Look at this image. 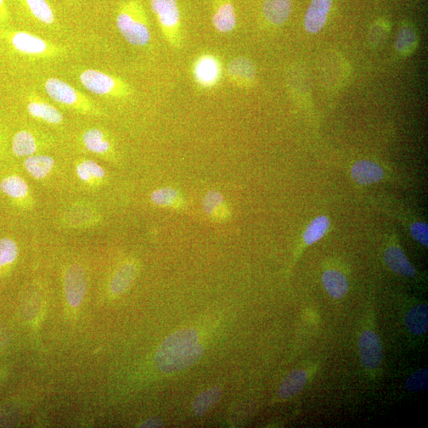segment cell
I'll return each instance as SVG.
<instances>
[{
	"instance_id": "7",
	"label": "cell",
	"mask_w": 428,
	"mask_h": 428,
	"mask_svg": "<svg viewBox=\"0 0 428 428\" xmlns=\"http://www.w3.org/2000/svg\"><path fill=\"white\" fill-rule=\"evenodd\" d=\"M192 72L197 85L209 89L217 86L221 81L222 66L216 56L206 54L196 59Z\"/></svg>"
},
{
	"instance_id": "28",
	"label": "cell",
	"mask_w": 428,
	"mask_h": 428,
	"mask_svg": "<svg viewBox=\"0 0 428 428\" xmlns=\"http://www.w3.org/2000/svg\"><path fill=\"white\" fill-rule=\"evenodd\" d=\"M330 227V221L328 217L319 216L308 225L303 234L304 240L307 245H311L322 239L328 232Z\"/></svg>"
},
{
	"instance_id": "23",
	"label": "cell",
	"mask_w": 428,
	"mask_h": 428,
	"mask_svg": "<svg viewBox=\"0 0 428 428\" xmlns=\"http://www.w3.org/2000/svg\"><path fill=\"white\" fill-rule=\"evenodd\" d=\"M83 142L86 149L94 154H105L111 149V144L99 129H90L83 134Z\"/></svg>"
},
{
	"instance_id": "24",
	"label": "cell",
	"mask_w": 428,
	"mask_h": 428,
	"mask_svg": "<svg viewBox=\"0 0 428 428\" xmlns=\"http://www.w3.org/2000/svg\"><path fill=\"white\" fill-rule=\"evenodd\" d=\"M137 274L133 263H126L117 270L111 281L110 290L115 295H120L129 289Z\"/></svg>"
},
{
	"instance_id": "32",
	"label": "cell",
	"mask_w": 428,
	"mask_h": 428,
	"mask_svg": "<svg viewBox=\"0 0 428 428\" xmlns=\"http://www.w3.org/2000/svg\"><path fill=\"white\" fill-rule=\"evenodd\" d=\"M428 387V370L421 369L411 375L406 382L405 388L410 392H420L427 390Z\"/></svg>"
},
{
	"instance_id": "36",
	"label": "cell",
	"mask_w": 428,
	"mask_h": 428,
	"mask_svg": "<svg viewBox=\"0 0 428 428\" xmlns=\"http://www.w3.org/2000/svg\"><path fill=\"white\" fill-rule=\"evenodd\" d=\"M163 421L158 418H150L143 422L140 427H162Z\"/></svg>"
},
{
	"instance_id": "35",
	"label": "cell",
	"mask_w": 428,
	"mask_h": 428,
	"mask_svg": "<svg viewBox=\"0 0 428 428\" xmlns=\"http://www.w3.org/2000/svg\"><path fill=\"white\" fill-rule=\"evenodd\" d=\"M10 21V13L6 0H0V24H8Z\"/></svg>"
},
{
	"instance_id": "4",
	"label": "cell",
	"mask_w": 428,
	"mask_h": 428,
	"mask_svg": "<svg viewBox=\"0 0 428 428\" xmlns=\"http://www.w3.org/2000/svg\"><path fill=\"white\" fill-rule=\"evenodd\" d=\"M79 81L88 92L99 97L124 99L133 94V88L122 79L97 69L81 71Z\"/></svg>"
},
{
	"instance_id": "6",
	"label": "cell",
	"mask_w": 428,
	"mask_h": 428,
	"mask_svg": "<svg viewBox=\"0 0 428 428\" xmlns=\"http://www.w3.org/2000/svg\"><path fill=\"white\" fill-rule=\"evenodd\" d=\"M44 88L48 97L56 104L84 114H94L98 110L87 95L60 79L55 77L47 79L44 83Z\"/></svg>"
},
{
	"instance_id": "17",
	"label": "cell",
	"mask_w": 428,
	"mask_h": 428,
	"mask_svg": "<svg viewBox=\"0 0 428 428\" xmlns=\"http://www.w3.org/2000/svg\"><path fill=\"white\" fill-rule=\"evenodd\" d=\"M384 261L387 266L394 272L405 276L413 277L415 274V270L407 260L403 251L397 246L388 247L385 252Z\"/></svg>"
},
{
	"instance_id": "27",
	"label": "cell",
	"mask_w": 428,
	"mask_h": 428,
	"mask_svg": "<svg viewBox=\"0 0 428 428\" xmlns=\"http://www.w3.org/2000/svg\"><path fill=\"white\" fill-rule=\"evenodd\" d=\"M222 396L221 388L213 387L199 394L193 404L194 412L197 415L206 414L214 405L217 404Z\"/></svg>"
},
{
	"instance_id": "12",
	"label": "cell",
	"mask_w": 428,
	"mask_h": 428,
	"mask_svg": "<svg viewBox=\"0 0 428 428\" xmlns=\"http://www.w3.org/2000/svg\"><path fill=\"white\" fill-rule=\"evenodd\" d=\"M331 2L332 0H312L304 20V26L308 32L317 33L323 29Z\"/></svg>"
},
{
	"instance_id": "10",
	"label": "cell",
	"mask_w": 428,
	"mask_h": 428,
	"mask_svg": "<svg viewBox=\"0 0 428 428\" xmlns=\"http://www.w3.org/2000/svg\"><path fill=\"white\" fill-rule=\"evenodd\" d=\"M212 24L221 33L235 31L238 19L232 0H213Z\"/></svg>"
},
{
	"instance_id": "22",
	"label": "cell",
	"mask_w": 428,
	"mask_h": 428,
	"mask_svg": "<svg viewBox=\"0 0 428 428\" xmlns=\"http://www.w3.org/2000/svg\"><path fill=\"white\" fill-rule=\"evenodd\" d=\"M405 324L415 336L425 334L428 329V307L420 305L411 309L405 318Z\"/></svg>"
},
{
	"instance_id": "15",
	"label": "cell",
	"mask_w": 428,
	"mask_h": 428,
	"mask_svg": "<svg viewBox=\"0 0 428 428\" xmlns=\"http://www.w3.org/2000/svg\"><path fill=\"white\" fill-rule=\"evenodd\" d=\"M352 177L360 185H370L379 182L384 176L383 169L370 160H360L352 168Z\"/></svg>"
},
{
	"instance_id": "11",
	"label": "cell",
	"mask_w": 428,
	"mask_h": 428,
	"mask_svg": "<svg viewBox=\"0 0 428 428\" xmlns=\"http://www.w3.org/2000/svg\"><path fill=\"white\" fill-rule=\"evenodd\" d=\"M229 81L235 86L247 87L254 81L256 70L254 63L244 56L231 60L227 67Z\"/></svg>"
},
{
	"instance_id": "21",
	"label": "cell",
	"mask_w": 428,
	"mask_h": 428,
	"mask_svg": "<svg viewBox=\"0 0 428 428\" xmlns=\"http://www.w3.org/2000/svg\"><path fill=\"white\" fill-rule=\"evenodd\" d=\"M307 381L306 371L296 370L292 371L281 383L279 388V395L281 399H289L299 393Z\"/></svg>"
},
{
	"instance_id": "13",
	"label": "cell",
	"mask_w": 428,
	"mask_h": 428,
	"mask_svg": "<svg viewBox=\"0 0 428 428\" xmlns=\"http://www.w3.org/2000/svg\"><path fill=\"white\" fill-rule=\"evenodd\" d=\"M202 208L206 215L214 222L227 221L231 217L227 201L224 200L222 194L217 190H210L205 195L202 199Z\"/></svg>"
},
{
	"instance_id": "25",
	"label": "cell",
	"mask_w": 428,
	"mask_h": 428,
	"mask_svg": "<svg viewBox=\"0 0 428 428\" xmlns=\"http://www.w3.org/2000/svg\"><path fill=\"white\" fill-rule=\"evenodd\" d=\"M55 162L52 157L44 155H32L24 161L26 171L33 177L42 179L52 171Z\"/></svg>"
},
{
	"instance_id": "31",
	"label": "cell",
	"mask_w": 428,
	"mask_h": 428,
	"mask_svg": "<svg viewBox=\"0 0 428 428\" xmlns=\"http://www.w3.org/2000/svg\"><path fill=\"white\" fill-rule=\"evenodd\" d=\"M18 253V246L14 240L9 238L0 240V267L13 263Z\"/></svg>"
},
{
	"instance_id": "16",
	"label": "cell",
	"mask_w": 428,
	"mask_h": 428,
	"mask_svg": "<svg viewBox=\"0 0 428 428\" xmlns=\"http://www.w3.org/2000/svg\"><path fill=\"white\" fill-rule=\"evenodd\" d=\"M292 10L291 0H265L263 13L270 24L281 26L288 19Z\"/></svg>"
},
{
	"instance_id": "18",
	"label": "cell",
	"mask_w": 428,
	"mask_h": 428,
	"mask_svg": "<svg viewBox=\"0 0 428 428\" xmlns=\"http://www.w3.org/2000/svg\"><path fill=\"white\" fill-rule=\"evenodd\" d=\"M33 19L46 26L56 22V15L48 0H20Z\"/></svg>"
},
{
	"instance_id": "9",
	"label": "cell",
	"mask_w": 428,
	"mask_h": 428,
	"mask_svg": "<svg viewBox=\"0 0 428 428\" xmlns=\"http://www.w3.org/2000/svg\"><path fill=\"white\" fill-rule=\"evenodd\" d=\"M360 358L365 368L373 370L379 367L383 351L379 337L374 332L365 331L359 338Z\"/></svg>"
},
{
	"instance_id": "33",
	"label": "cell",
	"mask_w": 428,
	"mask_h": 428,
	"mask_svg": "<svg viewBox=\"0 0 428 428\" xmlns=\"http://www.w3.org/2000/svg\"><path fill=\"white\" fill-rule=\"evenodd\" d=\"M415 42V35L409 28H403L399 32L397 39V49L398 51L406 53L412 50Z\"/></svg>"
},
{
	"instance_id": "30",
	"label": "cell",
	"mask_w": 428,
	"mask_h": 428,
	"mask_svg": "<svg viewBox=\"0 0 428 428\" xmlns=\"http://www.w3.org/2000/svg\"><path fill=\"white\" fill-rule=\"evenodd\" d=\"M78 176L83 181H90L93 179H103L106 176L104 169L99 163L92 160H85L76 167Z\"/></svg>"
},
{
	"instance_id": "5",
	"label": "cell",
	"mask_w": 428,
	"mask_h": 428,
	"mask_svg": "<svg viewBox=\"0 0 428 428\" xmlns=\"http://www.w3.org/2000/svg\"><path fill=\"white\" fill-rule=\"evenodd\" d=\"M11 49L31 58L49 59L60 56L63 49L26 31H8L5 33Z\"/></svg>"
},
{
	"instance_id": "2",
	"label": "cell",
	"mask_w": 428,
	"mask_h": 428,
	"mask_svg": "<svg viewBox=\"0 0 428 428\" xmlns=\"http://www.w3.org/2000/svg\"><path fill=\"white\" fill-rule=\"evenodd\" d=\"M116 26L122 38L133 47H147L151 42L148 15L140 0H126L120 4Z\"/></svg>"
},
{
	"instance_id": "20",
	"label": "cell",
	"mask_w": 428,
	"mask_h": 428,
	"mask_svg": "<svg viewBox=\"0 0 428 428\" xmlns=\"http://www.w3.org/2000/svg\"><path fill=\"white\" fill-rule=\"evenodd\" d=\"M322 281L324 289L331 297L340 299L347 294L348 281L345 274L338 270H326L322 275Z\"/></svg>"
},
{
	"instance_id": "14",
	"label": "cell",
	"mask_w": 428,
	"mask_h": 428,
	"mask_svg": "<svg viewBox=\"0 0 428 428\" xmlns=\"http://www.w3.org/2000/svg\"><path fill=\"white\" fill-rule=\"evenodd\" d=\"M26 107L32 117L53 125H58L64 120L63 115L58 109L37 95H33L28 99Z\"/></svg>"
},
{
	"instance_id": "8",
	"label": "cell",
	"mask_w": 428,
	"mask_h": 428,
	"mask_svg": "<svg viewBox=\"0 0 428 428\" xmlns=\"http://www.w3.org/2000/svg\"><path fill=\"white\" fill-rule=\"evenodd\" d=\"M65 286L67 302L72 307L80 306L87 288L86 274L81 266L74 264L67 269Z\"/></svg>"
},
{
	"instance_id": "37",
	"label": "cell",
	"mask_w": 428,
	"mask_h": 428,
	"mask_svg": "<svg viewBox=\"0 0 428 428\" xmlns=\"http://www.w3.org/2000/svg\"><path fill=\"white\" fill-rule=\"evenodd\" d=\"M70 1H73V0H70Z\"/></svg>"
},
{
	"instance_id": "1",
	"label": "cell",
	"mask_w": 428,
	"mask_h": 428,
	"mask_svg": "<svg viewBox=\"0 0 428 428\" xmlns=\"http://www.w3.org/2000/svg\"><path fill=\"white\" fill-rule=\"evenodd\" d=\"M195 329L174 332L161 343L155 356L157 369L163 373H174L187 369L204 356V347L199 345Z\"/></svg>"
},
{
	"instance_id": "29",
	"label": "cell",
	"mask_w": 428,
	"mask_h": 428,
	"mask_svg": "<svg viewBox=\"0 0 428 428\" xmlns=\"http://www.w3.org/2000/svg\"><path fill=\"white\" fill-rule=\"evenodd\" d=\"M0 190L11 198L22 199L27 195L29 188L24 179L13 176L3 180L0 183Z\"/></svg>"
},
{
	"instance_id": "3",
	"label": "cell",
	"mask_w": 428,
	"mask_h": 428,
	"mask_svg": "<svg viewBox=\"0 0 428 428\" xmlns=\"http://www.w3.org/2000/svg\"><path fill=\"white\" fill-rule=\"evenodd\" d=\"M150 6L169 46L176 50L181 49L183 35L179 0H150Z\"/></svg>"
},
{
	"instance_id": "34",
	"label": "cell",
	"mask_w": 428,
	"mask_h": 428,
	"mask_svg": "<svg viewBox=\"0 0 428 428\" xmlns=\"http://www.w3.org/2000/svg\"><path fill=\"white\" fill-rule=\"evenodd\" d=\"M411 234L415 240L420 242L422 245L427 247L428 227L424 222H415L411 225Z\"/></svg>"
},
{
	"instance_id": "26",
	"label": "cell",
	"mask_w": 428,
	"mask_h": 428,
	"mask_svg": "<svg viewBox=\"0 0 428 428\" xmlns=\"http://www.w3.org/2000/svg\"><path fill=\"white\" fill-rule=\"evenodd\" d=\"M13 150L19 157L30 156L36 153L38 143L35 136L30 131H22L15 134L13 140Z\"/></svg>"
},
{
	"instance_id": "19",
	"label": "cell",
	"mask_w": 428,
	"mask_h": 428,
	"mask_svg": "<svg viewBox=\"0 0 428 428\" xmlns=\"http://www.w3.org/2000/svg\"><path fill=\"white\" fill-rule=\"evenodd\" d=\"M151 200L156 206L174 210H183L186 207L183 195L177 189L173 188H163L154 190L151 195Z\"/></svg>"
}]
</instances>
